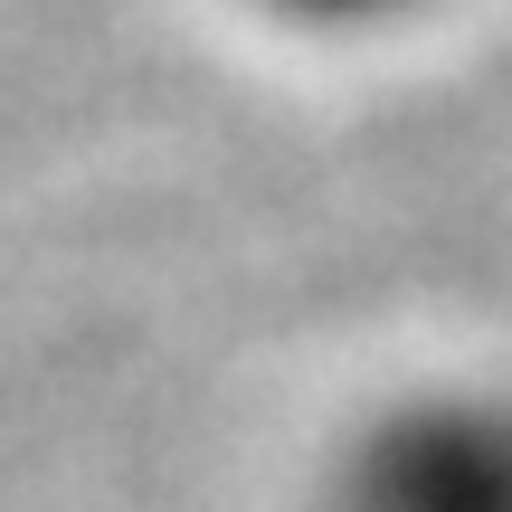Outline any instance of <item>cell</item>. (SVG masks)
<instances>
[{
    "mask_svg": "<svg viewBox=\"0 0 512 512\" xmlns=\"http://www.w3.org/2000/svg\"><path fill=\"white\" fill-rule=\"evenodd\" d=\"M266 10H285L294 29H380V19H399L408 0H266Z\"/></svg>",
    "mask_w": 512,
    "mask_h": 512,
    "instance_id": "1",
    "label": "cell"
}]
</instances>
